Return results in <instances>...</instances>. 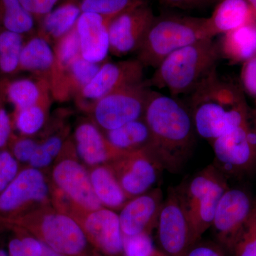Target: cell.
Segmentation results:
<instances>
[{
	"label": "cell",
	"mask_w": 256,
	"mask_h": 256,
	"mask_svg": "<svg viewBox=\"0 0 256 256\" xmlns=\"http://www.w3.org/2000/svg\"><path fill=\"white\" fill-rule=\"evenodd\" d=\"M144 120L152 139L151 156L163 170L180 172L196 143L197 133L190 108L176 97L152 90Z\"/></svg>",
	"instance_id": "obj_1"
},
{
	"label": "cell",
	"mask_w": 256,
	"mask_h": 256,
	"mask_svg": "<svg viewBox=\"0 0 256 256\" xmlns=\"http://www.w3.org/2000/svg\"><path fill=\"white\" fill-rule=\"evenodd\" d=\"M190 111L197 134L210 143L248 121L244 97L222 82L216 70L190 94Z\"/></svg>",
	"instance_id": "obj_2"
},
{
	"label": "cell",
	"mask_w": 256,
	"mask_h": 256,
	"mask_svg": "<svg viewBox=\"0 0 256 256\" xmlns=\"http://www.w3.org/2000/svg\"><path fill=\"white\" fill-rule=\"evenodd\" d=\"M220 57V44L214 38L201 40L166 57L148 82L151 87L168 89L174 97L190 95L216 70Z\"/></svg>",
	"instance_id": "obj_3"
},
{
	"label": "cell",
	"mask_w": 256,
	"mask_h": 256,
	"mask_svg": "<svg viewBox=\"0 0 256 256\" xmlns=\"http://www.w3.org/2000/svg\"><path fill=\"white\" fill-rule=\"evenodd\" d=\"M208 18L178 14L156 16L136 52L144 68L156 69L170 54L206 38H214Z\"/></svg>",
	"instance_id": "obj_4"
},
{
	"label": "cell",
	"mask_w": 256,
	"mask_h": 256,
	"mask_svg": "<svg viewBox=\"0 0 256 256\" xmlns=\"http://www.w3.org/2000/svg\"><path fill=\"white\" fill-rule=\"evenodd\" d=\"M188 210L195 242L212 228L218 204L228 190L225 174L210 165L176 186Z\"/></svg>",
	"instance_id": "obj_5"
},
{
	"label": "cell",
	"mask_w": 256,
	"mask_h": 256,
	"mask_svg": "<svg viewBox=\"0 0 256 256\" xmlns=\"http://www.w3.org/2000/svg\"><path fill=\"white\" fill-rule=\"evenodd\" d=\"M152 92L148 80H144L102 98L92 109L98 127L108 132L144 118Z\"/></svg>",
	"instance_id": "obj_6"
},
{
	"label": "cell",
	"mask_w": 256,
	"mask_h": 256,
	"mask_svg": "<svg viewBox=\"0 0 256 256\" xmlns=\"http://www.w3.org/2000/svg\"><path fill=\"white\" fill-rule=\"evenodd\" d=\"M158 247L168 256H184L196 244L190 217L176 188H170L156 225Z\"/></svg>",
	"instance_id": "obj_7"
},
{
	"label": "cell",
	"mask_w": 256,
	"mask_h": 256,
	"mask_svg": "<svg viewBox=\"0 0 256 256\" xmlns=\"http://www.w3.org/2000/svg\"><path fill=\"white\" fill-rule=\"evenodd\" d=\"M144 66L137 60L106 62L86 86L76 96L79 106L92 109L96 102L112 92L144 82Z\"/></svg>",
	"instance_id": "obj_8"
},
{
	"label": "cell",
	"mask_w": 256,
	"mask_h": 256,
	"mask_svg": "<svg viewBox=\"0 0 256 256\" xmlns=\"http://www.w3.org/2000/svg\"><path fill=\"white\" fill-rule=\"evenodd\" d=\"M215 165L225 174H240L256 168V134L249 121L212 143Z\"/></svg>",
	"instance_id": "obj_9"
},
{
	"label": "cell",
	"mask_w": 256,
	"mask_h": 256,
	"mask_svg": "<svg viewBox=\"0 0 256 256\" xmlns=\"http://www.w3.org/2000/svg\"><path fill=\"white\" fill-rule=\"evenodd\" d=\"M254 202L249 194L240 188H229L224 194L212 226L217 244L220 247L234 252L252 213Z\"/></svg>",
	"instance_id": "obj_10"
},
{
	"label": "cell",
	"mask_w": 256,
	"mask_h": 256,
	"mask_svg": "<svg viewBox=\"0 0 256 256\" xmlns=\"http://www.w3.org/2000/svg\"><path fill=\"white\" fill-rule=\"evenodd\" d=\"M154 18V12L144 0L111 20L110 53L122 57L137 52Z\"/></svg>",
	"instance_id": "obj_11"
},
{
	"label": "cell",
	"mask_w": 256,
	"mask_h": 256,
	"mask_svg": "<svg viewBox=\"0 0 256 256\" xmlns=\"http://www.w3.org/2000/svg\"><path fill=\"white\" fill-rule=\"evenodd\" d=\"M110 166L129 200L150 191L163 171L146 150L124 153Z\"/></svg>",
	"instance_id": "obj_12"
},
{
	"label": "cell",
	"mask_w": 256,
	"mask_h": 256,
	"mask_svg": "<svg viewBox=\"0 0 256 256\" xmlns=\"http://www.w3.org/2000/svg\"><path fill=\"white\" fill-rule=\"evenodd\" d=\"M35 230L45 245L66 256H82L88 247V237L84 227L65 214L52 212L44 215Z\"/></svg>",
	"instance_id": "obj_13"
},
{
	"label": "cell",
	"mask_w": 256,
	"mask_h": 256,
	"mask_svg": "<svg viewBox=\"0 0 256 256\" xmlns=\"http://www.w3.org/2000/svg\"><path fill=\"white\" fill-rule=\"evenodd\" d=\"M48 193L43 173L35 168H26L20 172L14 181L0 194V214H15L28 205L46 201Z\"/></svg>",
	"instance_id": "obj_14"
},
{
	"label": "cell",
	"mask_w": 256,
	"mask_h": 256,
	"mask_svg": "<svg viewBox=\"0 0 256 256\" xmlns=\"http://www.w3.org/2000/svg\"><path fill=\"white\" fill-rule=\"evenodd\" d=\"M52 176L57 188L82 210L92 212L102 208L92 188L90 175L78 162L70 159L60 162Z\"/></svg>",
	"instance_id": "obj_15"
},
{
	"label": "cell",
	"mask_w": 256,
	"mask_h": 256,
	"mask_svg": "<svg viewBox=\"0 0 256 256\" xmlns=\"http://www.w3.org/2000/svg\"><path fill=\"white\" fill-rule=\"evenodd\" d=\"M164 201V195L160 188L151 190L128 201L121 208L119 215L124 236L151 234L156 228Z\"/></svg>",
	"instance_id": "obj_16"
},
{
	"label": "cell",
	"mask_w": 256,
	"mask_h": 256,
	"mask_svg": "<svg viewBox=\"0 0 256 256\" xmlns=\"http://www.w3.org/2000/svg\"><path fill=\"white\" fill-rule=\"evenodd\" d=\"M84 230L99 249L108 256H124V235L119 215L109 208L88 212Z\"/></svg>",
	"instance_id": "obj_17"
},
{
	"label": "cell",
	"mask_w": 256,
	"mask_h": 256,
	"mask_svg": "<svg viewBox=\"0 0 256 256\" xmlns=\"http://www.w3.org/2000/svg\"><path fill=\"white\" fill-rule=\"evenodd\" d=\"M110 18L92 13H82L76 30L80 42L82 58L92 63H106L110 53Z\"/></svg>",
	"instance_id": "obj_18"
},
{
	"label": "cell",
	"mask_w": 256,
	"mask_h": 256,
	"mask_svg": "<svg viewBox=\"0 0 256 256\" xmlns=\"http://www.w3.org/2000/svg\"><path fill=\"white\" fill-rule=\"evenodd\" d=\"M76 151L80 159L90 166H100L112 162L124 153L116 150L95 124L84 122L74 133Z\"/></svg>",
	"instance_id": "obj_19"
},
{
	"label": "cell",
	"mask_w": 256,
	"mask_h": 256,
	"mask_svg": "<svg viewBox=\"0 0 256 256\" xmlns=\"http://www.w3.org/2000/svg\"><path fill=\"white\" fill-rule=\"evenodd\" d=\"M54 66V48L50 42L36 32L25 38L20 54V73L31 74L50 84Z\"/></svg>",
	"instance_id": "obj_20"
},
{
	"label": "cell",
	"mask_w": 256,
	"mask_h": 256,
	"mask_svg": "<svg viewBox=\"0 0 256 256\" xmlns=\"http://www.w3.org/2000/svg\"><path fill=\"white\" fill-rule=\"evenodd\" d=\"M0 90L6 102L14 106V111L28 108L53 98L48 82L32 76L28 78L15 77L1 82Z\"/></svg>",
	"instance_id": "obj_21"
},
{
	"label": "cell",
	"mask_w": 256,
	"mask_h": 256,
	"mask_svg": "<svg viewBox=\"0 0 256 256\" xmlns=\"http://www.w3.org/2000/svg\"><path fill=\"white\" fill-rule=\"evenodd\" d=\"M208 20L214 37L256 22L246 0H220Z\"/></svg>",
	"instance_id": "obj_22"
},
{
	"label": "cell",
	"mask_w": 256,
	"mask_h": 256,
	"mask_svg": "<svg viewBox=\"0 0 256 256\" xmlns=\"http://www.w3.org/2000/svg\"><path fill=\"white\" fill-rule=\"evenodd\" d=\"M82 10L72 2L63 1L37 24L36 32L53 46L76 26Z\"/></svg>",
	"instance_id": "obj_23"
},
{
	"label": "cell",
	"mask_w": 256,
	"mask_h": 256,
	"mask_svg": "<svg viewBox=\"0 0 256 256\" xmlns=\"http://www.w3.org/2000/svg\"><path fill=\"white\" fill-rule=\"evenodd\" d=\"M220 56L234 64L246 63L256 56V22L224 34Z\"/></svg>",
	"instance_id": "obj_24"
},
{
	"label": "cell",
	"mask_w": 256,
	"mask_h": 256,
	"mask_svg": "<svg viewBox=\"0 0 256 256\" xmlns=\"http://www.w3.org/2000/svg\"><path fill=\"white\" fill-rule=\"evenodd\" d=\"M108 142L116 150L121 152H132L146 150L150 152L152 146V134L144 118L133 121L122 127L106 132Z\"/></svg>",
	"instance_id": "obj_25"
},
{
	"label": "cell",
	"mask_w": 256,
	"mask_h": 256,
	"mask_svg": "<svg viewBox=\"0 0 256 256\" xmlns=\"http://www.w3.org/2000/svg\"><path fill=\"white\" fill-rule=\"evenodd\" d=\"M96 196L102 206L109 210H121L128 197L120 184L110 166H97L90 174Z\"/></svg>",
	"instance_id": "obj_26"
},
{
	"label": "cell",
	"mask_w": 256,
	"mask_h": 256,
	"mask_svg": "<svg viewBox=\"0 0 256 256\" xmlns=\"http://www.w3.org/2000/svg\"><path fill=\"white\" fill-rule=\"evenodd\" d=\"M0 26V84L16 77L25 38Z\"/></svg>",
	"instance_id": "obj_27"
},
{
	"label": "cell",
	"mask_w": 256,
	"mask_h": 256,
	"mask_svg": "<svg viewBox=\"0 0 256 256\" xmlns=\"http://www.w3.org/2000/svg\"><path fill=\"white\" fill-rule=\"evenodd\" d=\"M0 26L28 37L36 32L37 23L20 0H0Z\"/></svg>",
	"instance_id": "obj_28"
},
{
	"label": "cell",
	"mask_w": 256,
	"mask_h": 256,
	"mask_svg": "<svg viewBox=\"0 0 256 256\" xmlns=\"http://www.w3.org/2000/svg\"><path fill=\"white\" fill-rule=\"evenodd\" d=\"M55 52V66L50 82L52 90L70 66L82 56L80 42L76 28L68 34L60 38L54 46Z\"/></svg>",
	"instance_id": "obj_29"
},
{
	"label": "cell",
	"mask_w": 256,
	"mask_h": 256,
	"mask_svg": "<svg viewBox=\"0 0 256 256\" xmlns=\"http://www.w3.org/2000/svg\"><path fill=\"white\" fill-rule=\"evenodd\" d=\"M50 98L28 108L14 111L13 126L25 137L34 136L46 124Z\"/></svg>",
	"instance_id": "obj_30"
},
{
	"label": "cell",
	"mask_w": 256,
	"mask_h": 256,
	"mask_svg": "<svg viewBox=\"0 0 256 256\" xmlns=\"http://www.w3.org/2000/svg\"><path fill=\"white\" fill-rule=\"evenodd\" d=\"M72 2L82 13H92L114 20L121 13L130 9L144 0H62Z\"/></svg>",
	"instance_id": "obj_31"
},
{
	"label": "cell",
	"mask_w": 256,
	"mask_h": 256,
	"mask_svg": "<svg viewBox=\"0 0 256 256\" xmlns=\"http://www.w3.org/2000/svg\"><path fill=\"white\" fill-rule=\"evenodd\" d=\"M233 252L235 256H256V200Z\"/></svg>",
	"instance_id": "obj_32"
},
{
	"label": "cell",
	"mask_w": 256,
	"mask_h": 256,
	"mask_svg": "<svg viewBox=\"0 0 256 256\" xmlns=\"http://www.w3.org/2000/svg\"><path fill=\"white\" fill-rule=\"evenodd\" d=\"M161 254L151 234H142L124 238V256H160Z\"/></svg>",
	"instance_id": "obj_33"
},
{
	"label": "cell",
	"mask_w": 256,
	"mask_h": 256,
	"mask_svg": "<svg viewBox=\"0 0 256 256\" xmlns=\"http://www.w3.org/2000/svg\"><path fill=\"white\" fill-rule=\"evenodd\" d=\"M43 242L34 237L15 238L9 244L10 256H43Z\"/></svg>",
	"instance_id": "obj_34"
},
{
	"label": "cell",
	"mask_w": 256,
	"mask_h": 256,
	"mask_svg": "<svg viewBox=\"0 0 256 256\" xmlns=\"http://www.w3.org/2000/svg\"><path fill=\"white\" fill-rule=\"evenodd\" d=\"M18 173V162L11 151L0 150V194L14 181Z\"/></svg>",
	"instance_id": "obj_35"
},
{
	"label": "cell",
	"mask_w": 256,
	"mask_h": 256,
	"mask_svg": "<svg viewBox=\"0 0 256 256\" xmlns=\"http://www.w3.org/2000/svg\"><path fill=\"white\" fill-rule=\"evenodd\" d=\"M10 144H11V152L18 162L28 163L40 143L30 137L12 136Z\"/></svg>",
	"instance_id": "obj_36"
},
{
	"label": "cell",
	"mask_w": 256,
	"mask_h": 256,
	"mask_svg": "<svg viewBox=\"0 0 256 256\" xmlns=\"http://www.w3.org/2000/svg\"><path fill=\"white\" fill-rule=\"evenodd\" d=\"M62 0H20L25 10L36 20L37 24L62 2Z\"/></svg>",
	"instance_id": "obj_37"
},
{
	"label": "cell",
	"mask_w": 256,
	"mask_h": 256,
	"mask_svg": "<svg viewBox=\"0 0 256 256\" xmlns=\"http://www.w3.org/2000/svg\"><path fill=\"white\" fill-rule=\"evenodd\" d=\"M5 105L6 100L0 90V150L10 144L13 136V120Z\"/></svg>",
	"instance_id": "obj_38"
},
{
	"label": "cell",
	"mask_w": 256,
	"mask_h": 256,
	"mask_svg": "<svg viewBox=\"0 0 256 256\" xmlns=\"http://www.w3.org/2000/svg\"><path fill=\"white\" fill-rule=\"evenodd\" d=\"M242 80L246 92L256 98V56L244 63Z\"/></svg>",
	"instance_id": "obj_39"
},
{
	"label": "cell",
	"mask_w": 256,
	"mask_h": 256,
	"mask_svg": "<svg viewBox=\"0 0 256 256\" xmlns=\"http://www.w3.org/2000/svg\"><path fill=\"white\" fill-rule=\"evenodd\" d=\"M184 256H226L222 248L212 242L198 240L190 249Z\"/></svg>",
	"instance_id": "obj_40"
},
{
	"label": "cell",
	"mask_w": 256,
	"mask_h": 256,
	"mask_svg": "<svg viewBox=\"0 0 256 256\" xmlns=\"http://www.w3.org/2000/svg\"><path fill=\"white\" fill-rule=\"evenodd\" d=\"M170 8L181 10H196L206 8L216 0H160Z\"/></svg>",
	"instance_id": "obj_41"
},
{
	"label": "cell",
	"mask_w": 256,
	"mask_h": 256,
	"mask_svg": "<svg viewBox=\"0 0 256 256\" xmlns=\"http://www.w3.org/2000/svg\"><path fill=\"white\" fill-rule=\"evenodd\" d=\"M54 160V159L42 148L40 143L28 164H30V168L37 170L43 169L50 166Z\"/></svg>",
	"instance_id": "obj_42"
},
{
	"label": "cell",
	"mask_w": 256,
	"mask_h": 256,
	"mask_svg": "<svg viewBox=\"0 0 256 256\" xmlns=\"http://www.w3.org/2000/svg\"><path fill=\"white\" fill-rule=\"evenodd\" d=\"M45 151L54 159L58 156L64 148V140L62 136L58 134L50 136L43 142L40 143Z\"/></svg>",
	"instance_id": "obj_43"
},
{
	"label": "cell",
	"mask_w": 256,
	"mask_h": 256,
	"mask_svg": "<svg viewBox=\"0 0 256 256\" xmlns=\"http://www.w3.org/2000/svg\"><path fill=\"white\" fill-rule=\"evenodd\" d=\"M44 248L43 256H66L63 255V254H60V252H55L53 249L50 248V247L45 245L44 244Z\"/></svg>",
	"instance_id": "obj_44"
},
{
	"label": "cell",
	"mask_w": 256,
	"mask_h": 256,
	"mask_svg": "<svg viewBox=\"0 0 256 256\" xmlns=\"http://www.w3.org/2000/svg\"><path fill=\"white\" fill-rule=\"evenodd\" d=\"M247 2L250 5L252 8V13H254V18L256 20V0H246Z\"/></svg>",
	"instance_id": "obj_45"
},
{
	"label": "cell",
	"mask_w": 256,
	"mask_h": 256,
	"mask_svg": "<svg viewBox=\"0 0 256 256\" xmlns=\"http://www.w3.org/2000/svg\"><path fill=\"white\" fill-rule=\"evenodd\" d=\"M0 256H10L8 250L3 248H0Z\"/></svg>",
	"instance_id": "obj_46"
},
{
	"label": "cell",
	"mask_w": 256,
	"mask_h": 256,
	"mask_svg": "<svg viewBox=\"0 0 256 256\" xmlns=\"http://www.w3.org/2000/svg\"><path fill=\"white\" fill-rule=\"evenodd\" d=\"M254 130H255L256 134V126H255V129H254Z\"/></svg>",
	"instance_id": "obj_47"
},
{
	"label": "cell",
	"mask_w": 256,
	"mask_h": 256,
	"mask_svg": "<svg viewBox=\"0 0 256 256\" xmlns=\"http://www.w3.org/2000/svg\"><path fill=\"white\" fill-rule=\"evenodd\" d=\"M217 1H218V2H220V0H217Z\"/></svg>",
	"instance_id": "obj_48"
}]
</instances>
